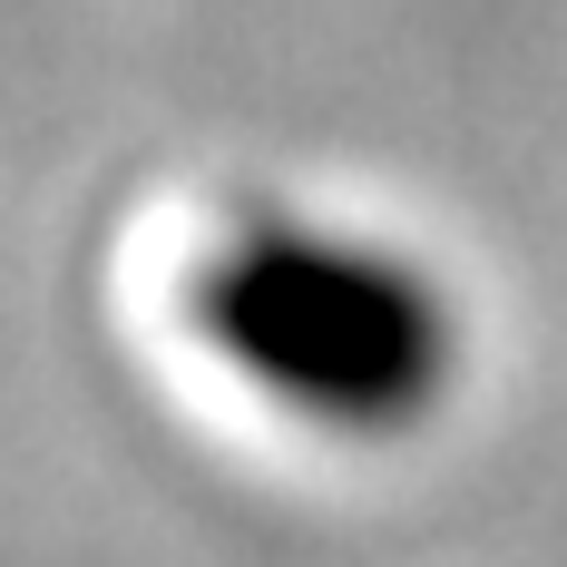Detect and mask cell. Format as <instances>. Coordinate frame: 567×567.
Wrapping results in <instances>:
<instances>
[{
    "mask_svg": "<svg viewBox=\"0 0 567 567\" xmlns=\"http://www.w3.org/2000/svg\"><path fill=\"white\" fill-rule=\"evenodd\" d=\"M176 293L226 372L323 431H411L451 392L460 323L441 284L333 226L245 206L186 255Z\"/></svg>",
    "mask_w": 567,
    "mask_h": 567,
    "instance_id": "1",
    "label": "cell"
}]
</instances>
